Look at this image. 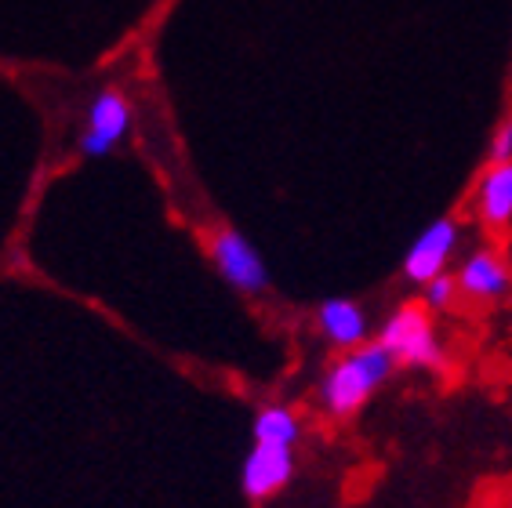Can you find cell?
<instances>
[{"mask_svg":"<svg viewBox=\"0 0 512 508\" xmlns=\"http://www.w3.org/2000/svg\"><path fill=\"white\" fill-rule=\"evenodd\" d=\"M396 360L382 342H367L360 349L342 352L320 378L316 400L331 418H353L367 407V400L393 378Z\"/></svg>","mask_w":512,"mask_h":508,"instance_id":"6da1fadb","label":"cell"},{"mask_svg":"<svg viewBox=\"0 0 512 508\" xmlns=\"http://www.w3.org/2000/svg\"><path fill=\"white\" fill-rule=\"evenodd\" d=\"M375 342H382L385 349H389V356L396 360V367L433 371V374L447 367L444 342H440V334H436L425 305L404 302L396 313H389Z\"/></svg>","mask_w":512,"mask_h":508,"instance_id":"7a4b0ae2","label":"cell"},{"mask_svg":"<svg viewBox=\"0 0 512 508\" xmlns=\"http://www.w3.org/2000/svg\"><path fill=\"white\" fill-rule=\"evenodd\" d=\"M207 254L215 262L218 276L226 280L233 291L247 294V298H258V294L269 291V269L262 262V254L255 251V244L240 236L237 229L229 225H218L207 236Z\"/></svg>","mask_w":512,"mask_h":508,"instance_id":"3957f363","label":"cell"},{"mask_svg":"<svg viewBox=\"0 0 512 508\" xmlns=\"http://www.w3.org/2000/svg\"><path fill=\"white\" fill-rule=\"evenodd\" d=\"M128 131H131V98L109 84V88L95 91V98L88 102V124L77 135L73 149L84 160L109 157L113 149H120Z\"/></svg>","mask_w":512,"mask_h":508,"instance_id":"277c9868","label":"cell"},{"mask_svg":"<svg viewBox=\"0 0 512 508\" xmlns=\"http://www.w3.org/2000/svg\"><path fill=\"white\" fill-rule=\"evenodd\" d=\"M462 244V225L454 218H436L414 236V244L407 247L404 254V276L411 280L414 287L433 284L436 276L447 273L454 251Z\"/></svg>","mask_w":512,"mask_h":508,"instance_id":"5b68a950","label":"cell"},{"mask_svg":"<svg viewBox=\"0 0 512 508\" xmlns=\"http://www.w3.org/2000/svg\"><path fill=\"white\" fill-rule=\"evenodd\" d=\"M295 476V447L276 443H251L244 465H240V487L251 501H266L291 483Z\"/></svg>","mask_w":512,"mask_h":508,"instance_id":"8992f818","label":"cell"},{"mask_svg":"<svg viewBox=\"0 0 512 508\" xmlns=\"http://www.w3.org/2000/svg\"><path fill=\"white\" fill-rule=\"evenodd\" d=\"M454 280H458V291L465 298H473V302H498L512 287V269L498 251L480 247V251H473L458 265Z\"/></svg>","mask_w":512,"mask_h":508,"instance_id":"52a82bcc","label":"cell"},{"mask_svg":"<svg viewBox=\"0 0 512 508\" xmlns=\"http://www.w3.org/2000/svg\"><path fill=\"white\" fill-rule=\"evenodd\" d=\"M316 327H320V334H324V342L331 345V349H360V345H367L371 338V327H367V313L364 305L353 302V298H327V302H320V309H316Z\"/></svg>","mask_w":512,"mask_h":508,"instance_id":"ba28073f","label":"cell"},{"mask_svg":"<svg viewBox=\"0 0 512 508\" xmlns=\"http://www.w3.org/2000/svg\"><path fill=\"white\" fill-rule=\"evenodd\" d=\"M476 222L487 233H502L512 222V160L509 164H487V171L476 182L473 196Z\"/></svg>","mask_w":512,"mask_h":508,"instance_id":"9c48e42d","label":"cell"},{"mask_svg":"<svg viewBox=\"0 0 512 508\" xmlns=\"http://www.w3.org/2000/svg\"><path fill=\"white\" fill-rule=\"evenodd\" d=\"M302 440V421L284 403H269L251 421V443H276V447H295Z\"/></svg>","mask_w":512,"mask_h":508,"instance_id":"30bf717a","label":"cell"},{"mask_svg":"<svg viewBox=\"0 0 512 508\" xmlns=\"http://www.w3.org/2000/svg\"><path fill=\"white\" fill-rule=\"evenodd\" d=\"M458 280L454 276H436L433 284H425L422 287V305L429 309V313H447L454 302H458Z\"/></svg>","mask_w":512,"mask_h":508,"instance_id":"8fae6325","label":"cell"},{"mask_svg":"<svg viewBox=\"0 0 512 508\" xmlns=\"http://www.w3.org/2000/svg\"><path fill=\"white\" fill-rule=\"evenodd\" d=\"M512 160V117L494 127L491 146H487V164H509Z\"/></svg>","mask_w":512,"mask_h":508,"instance_id":"7c38bea8","label":"cell"}]
</instances>
